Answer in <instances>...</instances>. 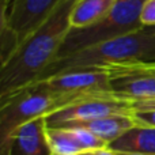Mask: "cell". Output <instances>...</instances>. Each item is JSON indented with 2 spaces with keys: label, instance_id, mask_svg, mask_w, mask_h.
Here are the masks:
<instances>
[{
  "label": "cell",
  "instance_id": "6da1fadb",
  "mask_svg": "<svg viewBox=\"0 0 155 155\" xmlns=\"http://www.w3.org/2000/svg\"><path fill=\"white\" fill-rule=\"evenodd\" d=\"M76 0H63L54 12L29 35L0 68V101L41 79L60 53L71 30Z\"/></svg>",
  "mask_w": 155,
  "mask_h": 155
},
{
  "label": "cell",
  "instance_id": "7a4b0ae2",
  "mask_svg": "<svg viewBox=\"0 0 155 155\" xmlns=\"http://www.w3.org/2000/svg\"><path fill=\"white\" fill-rule=\"evenodd\" d=\"M151 61H155V33L143 27L135 33L54 60L38 82L79 68H107L120 64Z\"/></svg>",
  "mask_w": 155,
  "mask_h": 155
},
{
  "label": "cell",
  "instance_id": "3957f363",
  "mask_svg": "<svg viewBox=\"0 0 155 155\" xmlns=\"http://www.w3.org/2000/svg\"><path fill=\"white\" fill-rule=\"evenodd\" d=\"M82 99L86 98L56 93L45 82L34 83L11 94L0 101V144L23 124L35 118L49 117Z\"/></svg>",
  "mask_w": 155,
  "mask_h": 155
},
{
  "label": "cell",
  "instance_id": "277c9868",
  "mask_svg": "<svg viewBox=\"0 0 155 155\" xmlns=\"http://www.w3.org/2000/svg\"><path fill=\"white\" fill-rule=\"evenodd\" d=\"M144 2L146 0H118L113 11L102 21L83 29H71L57 59L143 29L140 12Z\"/></svg>",
  "mask_w": 155,
  "mask_h": 155
},
{
  "label": "cell",
  "instance_id": "5b68a950",
  "mask_svg": "<svg viewBox=\"0 0 155 155\" xmlns=\"http://www.w3.org/2000/svg\"><path fill=\"white\" fill-rule=\"evenodd\" d=\"M63 0H3L2 31L11 33L18 46L34 33Z\"/></svg>",
  "mask_w": 155,
  "mask_h": 155
},
{
  "label": "cell",
  "instance_id": "8992f818",
  "mask_svg": "<svg viewBox=\"0 0 155 155\" xmlns=\"http://www.w3.org/2000/svg\"><path fill=\"white\" fill-rule=\"evenodd\" d=\"M134 107L128 99H123L114 93L90 97L70 105L46 117L49 128L70 127L74 124L95 120L113 114H134Z\"/></svg>",
  "mask_w": 155,
  "mask_h": 155
},
{
  "label": "cell",
  "instance_id": "52a82bcc",
  "mask_svg": "<svg viewBox=\"0 0 155 155\" xmlns=\"http://www.w3.org/2000/svg\"><path fill=\"white\" fill-rule=\"evenodd\" d=\"M41 82H45L46 86L56 93L78 98H88L113 93L110 72L107 68L71 70Z\"/></svg>",
  "mask_w": 155,
  "mask_h": 155
},
{
  "label": "cell",
  "instance_id": "ba28073f",
  "mask_svg": "<svg viewBox=\"0 0 155 155\" xmlns=\"http://www.w3.org/2000/svg\"><path fill=\"white\" fill-rule=\"evenodd\" d=\"M112 90L128 101L155 97V61L107 67Z\"/></svg>",
  "mask_w": 155,
  "mask_h": 155
},
{
  "label": "cell",
  "instance_id": "9c48e42d",
  "mask_svg": "<svg viewBox=\"0 0 155 155\" xmlns=\"http://www.w3.org/2000/svg\"><path fill=\"white\" fill-rule=\"evenodd\" d=\"M46 129V117L23 124L0 144V155H53Z\"/></svg>",
  "mask_w": 155,
  "mask_h": 155
},
{
  "label": "cell",
  "instance_id": "30bf717a",
  "mask_svg": "<svg viewBox=\"0 0 155 155\" xmlns=\"http://www.w3.org/2000/svg\"><path fill=\"white\" fill-rule=\"evenodd\" d=\"M134 114H113L106 117L95 118V120L84 121V123L74 124L70 127H82L88 129L94 135L102 139L107 146H110L113 142L121 137L125 132H128L131 128L136 125Z\"/></svg>",
  "mask_w": 155,
  "mask_h": 155
},
{
  "label": "cell",
  "instance_id": "8fae6325",
  "mask_svg": "<svg viewBox=\"0 0 155 155\" xmlns=\"http://www.w3.org/2000/svg\"><path fill=\"white\" fill-rule=\"evenodd\" d=\"M117 153H134L155 155V127L136 124L134 128L109 146Z\"/></svg>",
  "mask_w": 155,
  "mask_h": 155
},
{
  "label": "cell",
  "instance_id": "7c38bea8",
  "mask_svg": "<svg viewBox=\"0 0 155 155\" xmlns=\"http://www.w3.org/2000/svg\"><path fill=\"white\" fill-rule=\"evenodd\" d=\"M118 0H76L71 10V29H83L106 18Z\"/></svg>",
  "mask_w": 155,
  "mask_h": 155
},
{
  "label": "cell",
  "instance_id": "4fadbf2b",
  "mask_svg": "<svg viewBox=\"0 0 155 155\" xmlns=\"http://www.w3.org/2000/svg\"><path fill=\"white\" fill-rule=\"evenodd\" d=\"M46 135H48V140L53 154L78 155L84 153L75 128H70V127L49 128L48 127Z\"/></svg>",
  "mask_w": 155,
  "mask_h": 155
},
{
  "label": "cell",
  "instance_id": "5bb4252c",
  "mask_svg": "<svg viewBox=\"0 0 155 155\" xmlns=\"http://www.w3.org/2000/svg\"><path fill=\"white\" fill-rule=\"evenodd\" d=\"M140 21L143 27H155V0H146L143 3Z\"/></svg>",
  "mask_w": 155,
  "mask_h": 155
},
{
  "label": "cell",
  "instance_id": "9a60e30c",
  "mask_svg": "<svg viewBox=\"0 0 155 155\" xmlns=\"http://www.w3.org/2000/svg\"><path fill=\"white\" fill-rule=\"evenodd\" d=\"M137 124L147 127H155V109L153 110H137L134 113Z\"/></svg>",
  "mask_w": 155,
  "mask_h": 155
},
{
  "label": "cell",
  "instance_id": "2e32d148",
  "mask_svg": "<svg viewBox=\"0 0 155 155\" xmlns=\"http://www.w3.org/2000/svg\"><path fill=\"white\" fill-rule=\"evenodd\" d=\"M134 107V112L137 110H153L155 109V97L154 98H142V99H134L129 101Z\"/></svg>",
  "mask_w": 155,
  "mask_h": 155
},
{
  "label": "cell",
  "instance_id": "e0dca14e",
  "mask_svg": "<svg viewBox=\"0 0 155 155\" xmlns=\"http://www.w3.org/2000/svg\"><path fill=\"white\" fill-rule=\"evenodd\" d=\"M82 155H120L117 151L110 150L109 147L106 148H99V150H93V151H86Z\"/></svg>",
  "mask_w": 155,
  "mask_h": 155
},
{
  "label": "cell",
  "instance_id": "ac0fdd59",
  "mask_svg": "<svg viewBox=\"0 0 155 155\" xmlns=\"http://www.w3.org/2000/svg\"><path fill=\"white\" fill-rule=\"evenodd\" d=\"M120 155H146V154H134V153H118Z\"/></svg>",
  "mask_w": 155,
  "mask_h": 155
},
{
  "label": "cell",
  "instance_id": "d6986e66",
  "mask_svg": "<svg viewBox=\"0 0 155 155\" xmlns=\"http://www.w3.org/2000/svg\"><path fill=\"white\" fill-rule=\"evenodd\" d=\"M147 29H150L151 31H154V33H155V27H147Z\"/></svg>",
  "mask_w": 155,
  "mask_h": 155
},
{
  "label": "cell",
  "instance_id": "ffe728a7",
  "mask_svg": "<svg viewBox=\"0 0 155 155\" xmlns=\"http://www.w3.org/2000/svg\"><path fill=\"white\" fill-rule=\"evenodd\" d=\"M53 155H60V154H53ZM78 155H82V154H78Z\"/></svg>",
  "mask_w": 155,
  "mask_h": 155
}]
</instances>
